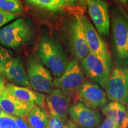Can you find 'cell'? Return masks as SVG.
<instances>
[{
    "instance_id": "obj_1",
    "label": "cell",
    "mask_w": 128,
    "mask_h": 128,
    "mask_svg": "<svg viewBox=\"0 0 128 128\" xmlns=\"http://www.w3.org/2000/svg\"><path fill=\"white\" fill-rule=\"evenodd\" d=\"M112 40L117 63L128 66V14L121 7L112 10Z\"/></svg>"
},
{
    "instance_id": "obj_2",
    "label": "cell",
    "mask_w": 128,
    "mask_h": 128,
    "mask_svg": "<svg viewBox=\"0 0 128 128\" xmlns=\"http://www.w3.org/2000/svg\"><path fill=\"white\" fill-rule=\"evenodd\" d=\"M41 62L56 77L63 74L68 65L66 54L59 40L51 36L42 38L37 49Z\"/></svg>"
},
{
    "instance_id": "obj_3",
    "label": "cell",
    "mask_w": 128,
    "mask_h": 128,
    "mask_svg": "<svg viewBox=\"0 0 128 128\" xmlns=\"http://www.w3.org/2000/svg\"><path fill=\"white\" fill-rule=\"evenodd\" d=\"M85 82V75L79 62L76 60H70L63 74L54 80L55 87L76 103L78 102L80 91Z\"/></svg>"
},
{
    "instance_id": "obj_4",
    "label": "cell",
    "mask_w": 128,
    "mask_h": 128,
    "mask_svg": "<svg viewBox=\"0 0 128 128\" xmlns=\"http://www.w3.org/2000/svg\"><path fill=\"white\" fill-rule=\"evenodd\" d=\"M32 24L24 18H18L0 29V44L11 49H18L32 38Z\"/></svg>"
},
{
    "instance_id": "obj_5",
    "label": "cell",
    "mask_w": 128,
    "mask_h": 128,
    "mask_svg": "<svg viewBox=\"0 0 128 128\" xmlns=\"http://www.w3.org/2000/svg\"><path fill=\"white\" fill-rule=\"evenodd\" d=\"M104 88L110 100L128 106V68L116 66L110 73Z\"/></svg>"
},
{
    "instance_id": "obj_6",
    "label": "cell",
    "mask_w": 128,
    "mask_h": 128,
    "mask_svg": "<svg viewBox=\"0 0 128 128\" xmlns=\"http://www.w3.org/2000/svg\"><path fill=\"white\" fill-rule=\"evenodd\" d=\"M28 76L30 86L34 90L49 94L55 85L50 71L44 66L39 57L32 55L28 59Z\"/></svg>"
},
{
    "instance_id": "obj_7",
    "label": "cell",
    "mask_w": 128,
    "mask_h": 128,
    "mask_svg": "<svg viewBox=\"0 0 128 128\" xmlns=\"http://www.w3.org/2000/svg\"><path fill=\"white\" fill-rule=\"evenodd\" d=\"M66 38L70 53L75 60L80 62L90 52L80 16H75L68 23Z\"/></svg>"
},
{
    "instance_id": "obj_8",
    "label": "cell",
    "mask_w": 128,
    "mask_h": 128,
    "mask_svg": "<svg viewBox=\"0 0 128 128\" xmlns=\"http://www.w3.org/2000/svg\"><path fill=\"white\" fill-rule=\"evenodd\" d=\"M80 66L90 81L104 88L112 69L103 59L89 52L80 62Z\"/></svg>"
},
{
    "instance_id": "obj_9",
    "label": "cell",
    "mask_w": 128,
    "mask_h": 128,
    "mask_svg": "<svg viewBox=\"0 0 128 128\" xmlns=\"http://www.w3.org/2000/svg\"><path fill=\"white\" fill-rule=\"evenodd\" d=\"M80 16L82 23L89 52L103 59L112 70L113 62L107 44L88 18L84 15Z\"/></svg>"
},
{
    "instance_id": "obj_10",
    "label": "cell",
    "mask_w": 128,
    "mask_h": 128,
    "mask_svg": "<svg viewBox=\"0 0 128 128\" xmlns=\"http://www.w3.org/2000/svg\"><path fill=\"white\" fill-rule=\"evenodd\" d=\"M88 10L95 28L103 38L110 34V22L108 5L105 0H90L88 2Z\"/></svg>"
},
{
    "instance_id": "obj_11",
    "label": "cell",
    "mask_w": 128,
    "mask_h": 128,
    "mask_svg": "<svg viewBox=\"0 0 128 128\" xmlns=\"http://www.w3.org/2000/svg\"><path fill=\"white\" fill-rule=\"evenodd\" d=\"M69 115L72 121L83 128H98L102 122L100 112L87 108L81 102H76L71 106Z\"/></svg>"
},
{
    "instance_id": "obj_12",
    "label": "cell",
    "mask_w": 128,
    "mask_h": 128,
    "mask_svg": "<svg viewBox=\"0 0 128 128\" xmlns=\"http://www.w3.org/2000/svg\"><path fill=\"white\" fill-rule=\"evenodd\" d=\"M78 102L92 109L103 108L108 103L106 94L96 83L86 81L80 90Z\"/></svg>"
},
{
    "instance_id": "obj_13",
    "label": "cell",
    "mask_w": 128,
    "mask_h": 128,
    "mask_svg": "<svg viewBox=\"0 0 128 128\" xmlns=\"http://www.w3.org/2000/svg\"><path fill=\"white\" fill-rule=\"evenodd\" d=\"M5 78L17 86L30 87V83L23 63L18 58H12L0 68Z\"/></svg>"
},
{
    "instance_id": "obj_14",
    "label": "cell",
    "mask_w": 128,
    "mask_h": 128,
    "mask_svg": "<svg viewBox=\"0 0 128 128\" xmlns=\"http://www.w3.org/2000/svg\"><path fill=\"white\" fill-rule=\"evenodd\" d=\"M72 100L60 89L54 88L46 97V102L49 114L60 117L65 120L69 114Z\"/></svg>"
},
{
    "instance_id": "obj_15",
    "label": "cell",
    "mask_w": 128,
    "mask_h": 128,
    "mask_svg": "<svg viewBox=\"0 0 128 128\" xmlns=\"http://www.w3.org/2000/svg\"><path fill=\"white\" fill-rule=\"evenodd\" d=\"M5 90L22 102L38 105L46 110L48 108L46 97L40 92H34L28 87H22L12 83H6Z\"/></svg>"
},
{
    "instance_id": "obj_16",
    "label": "cell",
    "mask_w": 128,
    "mask_h": 128,
    "mask_svg": "<svg viewBox=\"0 0 128 128\" xmlns=\"http://www.w3.org/2000/svg\"><path fill=\"white\" fill-rule=\"evenodd\" d=\"M34 104L22 102L5 90L0 96V108L9 115L24 119L34 106Z\"/></svg>"
},
{
    "instance_id": "obj_17",
    "label": "cell",
    "mask_w": 128,
    "mask_h": 128,
    "mask_svg": "<svg viewBox=\"0 0 128 128\" xmlns=\"http://www.w3.org/2000/svg\"><path fill=\"white\" fill-rule=\"evenodd\" d=\"M102 112L114 122L118 128H128V110L124 105L116 102H110L102 108Z\"/></svg>"
},
{
    "instance_id": "obj_18",
    "label": "cell",
    "mask_w": 128,
    "mask_h": 128,
    "mask_svg": "<svg viewBox=\"0 0 128 128\" xmlns=\"http://www.w3.org/2000/svg\"><path fill=\"white\" fill-rule=\"evenodd\" d=\"M49 114L45 108L36 105L27 116V122L30 128H47Z\"/></svg>"
},
{
    "instance_id": "obj_19",
    "label": "cell",
    "mask_w": 128,
    "mask_h": 128,
    "mask_svg": "<svg viewBox=\"0 0 128 128\" xmlns=\"http://www.w3.org/2000/svg\"><path fill=\"white\" fill-rule=\"evenodd\" d=\"M29 4L51 12H60L65 7V0H26Z\"/></svg>"
},
{
    "instance_id": "obj_20",
    "label": "cell",
    "mask_w": 128,
    "mask_h": 128,
    "mask_svg": "<svg viewBox=\"0 0 128 128\" xmlns=\"http://www.w3.org/2000/svg\"><path fill=\"white\" fill-rule=\"evenodd\" d=\"M0 9L16 14L22 12L23 7L20 0H0Z\"/></svg>"
},
{
    "instance_id": "obj_21",
    "label": "cell",
    "mask_w": 128,
    "mask_h": 128,
    "mask_svg": "<svg viewBox=\"0 0 128 128\" xmlns=\"http://www.w3.org/2000/svg\"><path fill=\"white\" fill-rule=\"evenodd\" d=\"M67 120L60 117L49 114L48 118L47 128H64Z\"/></svg>"
},
{
    "instance_id": "obj_22",
    "label": "cell",
    "mask_w": 128,
    "mask_h": 128,
    "mask_svg": "<svg viewBox=\"0 0 128 128\" xmlns=\"http://www.w3.org/2000/svg\"><path fill=\"white\" fill-rule=\"evenodd\" d=\"M17 15L16 13L7 12L0 9V29L6 24L17 18Z\"/></svg>"
},
{
    "instance_id": "obj_23",
    "label": "cell",
    "mask_w": 128,
    "mask_h": 128,
    "mask_svg": "<svg viewBox=\"0 0 128 128\" xmlns=\"http://www.w3.org/2000/svg\"><path fill=\"white\" fill-rule=\"evenodd\" d=\"M0 128H17L12 116L9 115L0 117Z\"/></svg>"
},
{
    "instance_id": "obj_24",
    "label": "cell",
    "mask_w": 128,
    "mask_h": 128,
    "mask_svg": "<svg viewBox=\"0 0 128 128\" xmlns=\"http://www.w3.org/2000/svg\"><path fill=\"white\" fill-rule=\"evenodd\" d=\"M12 58V53L2 46H1V44H0V68Z\"/></svg>"
},
{
    "instance_id": "obj_25",
    "label": "cell",
    "mask_w": 128,
    "mask_h": 128,
    "mask_svg": "<svg viewBox=\"0 0 128 128\" xmlns=\"http://www.w3.org/2000/svg\"><path fill=\"white\" fill-rule=\"evenodd\" d=\"M12 117L15 120L17 128H30L27 121H26L23 118H21L15 116H12Z\"/></svg>"
},
{
    "instance_id": "obj_26",
    "label": "cell",
    "mask_w": 128,
    "mask_h": 128,
    "mask_svg": "<svg viewBox=\"0 0 128 128\" xmlns=\"http://www.w3.org/2000/svg\"><path fill=\"white\" fill-rule=\"evenodd\" d=\"M99 128H118L115 123L109 118H106Z\"/></svg>"
},
{
    "instance_id": "obj_27",
    "label": "cell",
    "mask_w": 128,
    "mask_h": 128,
    "mask_svg": "<svg viewBox=\"0 0 128 128\" xmlns=\"http://www.w3.org/2000/svg\"><path fill=\"white\" fill-rule=\"evenodd\" d=\"M6 81L5 78L0 74V96L3 94L6 88Z\"/></svg>"
},
{
    "instance_id": "obj_28",
    "label": "cell",
    "mask_w": 128,
    "mask_h": 128,
    "mask_svg": "<svg viewBox=\"0 0 128 128\" xmlns=\"http://www.w3.org/2000/svg\"><path fill=\"white\" fill-rule=\"evenodd\" d=\"M77 125L72 120L67 121L66 124H65L64 128H76Z\"/></svg>"
},
{
    "instance_id": "obj_29",
    "label": "cell",
    "mask_w": 128,
    "mask_h": 128,
    "mask_svg": "<svg viewBox=\"0 0 128 128\" xmlns=\"http://www.w3.org/2000/svg\"><path fill=\"white\" fill-rule=\"evenodd\" d=\"M90 0H80V3L81 6H87V3Z\"/></svg>"
},
{
    "instance_id": "obj_30",
    "label": "cell",
    "mask_w": 128,
    "mask_h": 128,
    "mask_svg": "<svg viewBox=\"0 0 128 128\" xmlns=\"http://www.w3.org/2000/svg\"><path fill=\"white\" fill-rule=\"evenodd\" d=\"M9 116V114H7L6 112H4L2 110V108H0V117L1 116Z\"/></svg>"
},
{
    "instance_id": "obj_31",
    "label": "cell",
    "mask_w": 128,
    "mask_h": 128,
    "mask_svg": "<svg viewBox=\"0 0 128 128\" xmlns=\"http://www.w3.org/2000/svg\"><path fill=\"white\" fill-rule=\"evenodd\" d=\"M76 1V0H65V1H66V2L69 3V4H74Z\"/></svg>"
},
{
    "instance_id": "obj_32",
    "label": "cell",
    "mask_w": 128,
    "mask_h": 128,
    "mask_svg": "<svg viewBox=\"0 0 128 128\" xmlns=\"http://www.w3.org/2000/svg\"><path fill=\"white\" fill-rule=\"evenodd\" d=\"M119 1L123 4H126V0H119Z\"/></svg>"
},
{
    "instance_id": "obj_33",
    "label": "cell",
    "mask_w": 128,
    "mask_h": 128,
    "mask_svg": "<svg viewBox=\"0 0 128 128\" xmlns=\"http://www.w3.org/2000/svg\"><path fill=\"white\" fill-rule=\"evenodd\" d=\"M126 3H127V6H128V0H126Z\"/></svg>"
},
{
    "instance_id": "obj_34",
    "label": "cell",
    "mask_w": 128,
    "mask_h": 128,
    "mask_svg": "<svg viewBox=\"0 0 128 128\" xmlns=\"http://www.w3.org/2000/svg\"><path fill=\"white\" fill-rule=\"evenodd\" d=\"M76 128H81V127H79V126H77V127H76Z\"/></svg>"
}]
</instances>
